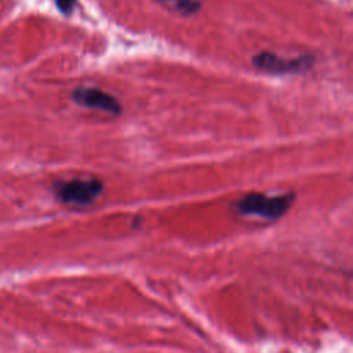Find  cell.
<instances>
[{
    "label": "cell",
    "mask_w": 353,
    "mask_h": 353,
    "mask_svg": "<svg viewBox=\"0 0 353 353\" xmlns=\"http://www.w3.org/2000/svg\"><path fill=\"white\" fill-rule=\"evenodd\" d=\"M294 200V193L280 196L250 193L236 203V211L241 215H255L273 221L283 216L290 210Z\"/></svg>",
    "instance_id": "cell-1"
},
{
    "label": "cell",
    "mask_w": 353,
    "mask_h": 353,
    "mask_svg": "<svg viewBox=\"0 0 353 353\" xmlns=\"http://www.w3.org/2000/svg\"><path fill=\"white\" fill-rule=\"evenodd\" d=\"M103 185L98 179H70L66 182H58L54 186L57 197L73 205H90L102 193Z\"/></svg>",
    "instance_id": "cell-2"
},
{
    "label": "cell",
    "mask_w": 353,
    "mask_h": 353,
    "mask_svg": "<svg viewBox=\"0 0 353 353\" xmlns=\"http://www.w3.org/2000/svg\"><path fill=\"white\" fill-rule=\"evenodd\" d=\"M314 62L310 55L296 57V58H281L273 52L263 51L252 58V65L272 74H287V73H301L307 70Z\"/></svg>",
    "instance_id": "cell-3"
},
{
    "label": "cell",
    "mask_w": 353,
    "mask_h": 353,
    "mask_svg": "<svg viewBox=\"0 0 353 353\" xmlns=\"http://www.w3.org/2000/svg\"><path fill=\"white\" fill-rule=\"evenodd\" d=\"M72 98L77 105L84 106V108L103 110V112H109L113 114H117L121 112V106H120L119 101L113 95H110L99 88L79 87L73 91Z\"/></svg>",
    "instance_id": "cell-4"
},
{
    "label": "cell",
    "mask_w": 353,
    "mask_h": 353,
    "mask_svg": "<svg viewBox=\"0 0 353 353\" xmlns=\"http://www.w3.org/2000/svg\"><path fill=\"white\" fill-rule=\"evenodd\" d=\"M164 1L174 3V6L185 14H192V12L197 11L200 7V4L194 0H164Z\"/></svg>",
    "instance_id": "cell-5"
},
{
    "label": "cell",
    "mask_w": 353,
    "mask_h": 353,
    "mask_svg": "<svg viewBox=\"0 0 353 353\" xmlns=\"http://www.w3.org/2000/svg\"><path fill=\"white\" fill-rule=\"evenodd\" d=\"M55 4L63 14H69L76 6V0H55Z\"/></svg>",
    "instance_id": "cell-6"
}]
</instances>
